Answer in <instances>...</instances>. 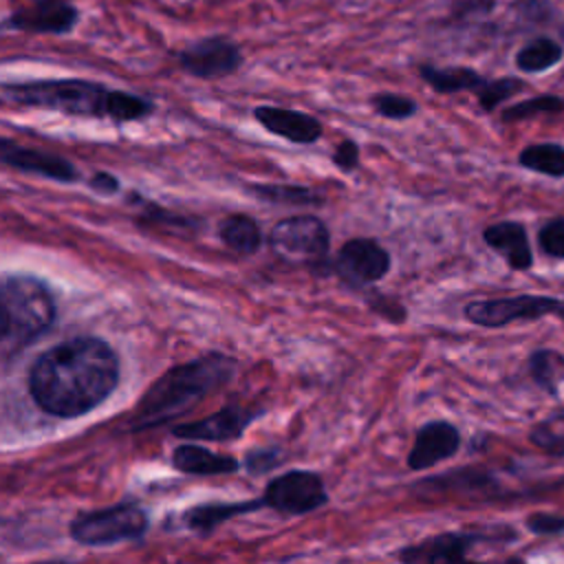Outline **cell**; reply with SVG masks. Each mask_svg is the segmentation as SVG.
<instances>
[{
    "label": "cell",
    "mask_w": 564,
    "mask_h": 564,
    "mask_svg": "<svg viewBox=\"0 0 564 564\" xmlns=\"http://www.w3.org/2000/svg\"><path fill=\"white\" fill-rule=\"evenodd\" d=\"M119 364L108 344L77 337L46 350L31 370V394L55 416H79L117 386Z\"/></svg>",
    "instance_id": "cell-1"
},
{
    "label": "cell",
    "mask_w": 564,
    "mask_h": 564,
    "mask_svg": "<svg viewBox=\"0 0 564 564\" xmlns=\"http://www.w3.org/2000/svg\"><path fill=\"white\" fill-rule=\"evenodd\" d=\"M2 90L18 104L51 108L66 115L108 117L112 121H134L152 112V101L145 97L112 90L90 79H40L26 84H7Z\"/></svg>",
    "instance_id": "cell-2"
},
{
    "label": "cell",
    "mask_w": 564,
    "mask_h": 564,
    "mask_svg": "<svg viewBox=\"0 0 564 564\" xmlns=\"http://www.w3.org/2000/svg\"><path fill=\"white\" fill-rule=\"evenodd\" d=\"M234 372L236 361L220 352H212L196 361L172 368L141 399L134 419L137 427L165 423L174 416L185 414L212 390L227 383Z\"/></svg>",
    "instance_id": "cell-3"
},
{
    "label": "cell",
    "mask_w": 564,
    "mask_h": 564,
    "mask_svg": "<svg viewBox=\"0 0 564 564\" xmlns=\"http://www.w3.org/2000/svg\"><path fill=\"white\" fill-rule=\"evenodd\" d=\"M0 306L7 319V333L18 337H35L46 330L55 317V306L48 289L26 275L9 278L0 286Z\"/></svg>",
    "instance_id": "cell-4"
},
{
    "label": "cell",
    "mask_w": 564,
    "mask_h": 564,
    "mask_svg": "<svg viewBox=\"0 0 564 564\" xmlns=\"http://www.w3.org/2000/svg\"><path fill=\"white\" fill-rule=\"evenodd\" d=\"M269 247L286 262H300L308 267L328 264L330 231L326 223L315 214H295L278 220L269 234Z\"/></svg>",
    "instance_id": "cell-5"
},
{
    "label": "cell",
    "mask_w": 564,
    "mask_h": 564,
    "mask_svg": "<svg viewBox=\"0 0 564 564\" xmlns=\"http://www.w3.org/2000/svg\"><path fill=\"white\" fill-rule=\"evenodd\" d=\"M262 502L282 516H306L324 507L328 502V494L317 471L291 469L267 482Z\"/></svg>",
    "instance_id": "cell-6"
},
{
    "label": "cell",
    "mask_w": 564,
    "mask_h": 564,
    "mask_svg": "<svg viewBox=\"0 0 564 564\" xmlns=\"http://www.w3.org/2000/svg\"><path fill=\"white\" fill-rule=\"evenodd\" d=\"M560 300L553 295H509L491 300H474L465 304L463 315L467 322L482 328H502L513 322H533L549 313H555Z\"/></svg>",
    "instance_id": "cell-7"
},
{
    "label": "cell",
    "mask_w": 564,
    "mask_h": 564,
    "mask_svg": "<svg viewBox=\"0 0 564 564\" xmlns=\"http://www.w3.org/2000/svg\"><path fill=\"white\" fill-rule=\"evenodd\" d=\"M145 527H148V518L141 507L117 505L95 513L79 516L70 524V531L75 540L97 546V544H112L121 540H134L145 531Z\"/></svg>",
    "instance_id": "cell-8"
},
{
    "label": "cell",
    "mask_w": 564,
    "mask_h": 564,
    "mask_svg": "<svg viewBox=\"0 0 564 564\" xmlns=\"http://www.w3.org/2000/svg\"><path fill=\"white\" fill-rule=\"evenodd\" d=\"M245 62L240 46L225 35L200 37L176 53L183 73L198 79H220L236 73Z\"/></svg>",
    "instance_id": "cell-9"
},
{
    "label": "cell",
    "mask_w": 564,
    "mask_h": 564,
    "mask_svg": "<svg viewBox=\"0 0 564 564\" xmlns=\"http://www.w3.org/2000/svg\"><path fill=\"white\" fill-rule=\"evenodd\" d=\"M392 269V258L383 245L372 238H350L346 240L335 260L330 262V271L341 278V282L350 286H368L383 280Z\"/></svg>",
    "instance_id": "cell-10"
},
{
    "label": "cell",
    "mask_w": 564,
    "mask_h": 564,
    "mask_svg": "<svg viewBox=\"0 0 564 564\" xmlns=\"http://www.w3.org/2000/svg\"><path fill=\"white\" fill-rule=\"evenodd\" d=\"M79 22V9L70 0H31L15 7L4 20L0 31H22L37 35H66Z\"/></svg>",
    "instance_id": "cell-11"
},
{
    "label": "cell",
    "mask_w": 564,
    "mask_h": 564,
    "mask_svg": "<svg viewBox=\"0 0 564 564\" xmlns=\"http://www.w3.org/2000/svg\"><path fill=\"white\" fill-rule=\"evenodd\" d=\"M460 432L449 421H427L416 434L408 454V467L412 471L430 469L432 465L452 458L460 449Z\"/></svg>",
    "instance_id": "cell-12"
},
{
    "label": "cell",
    "mask_w": 564,
    "mask_h": 564,
    "mask_svg": "<svg viewBox=\"0 0 564 564\" xmlns=\"http://www.w3.org/2000/svg\"><path fill=\"white\" fill-rule=\"evenodd\" d=\"M487 540V533L471 531H445L423 542L408 544L399 551V560L405 564H438V562H463L476 542Z\"/></svg>",
    "instance_id": "cell-13"
},
{
    "label": "cell",
    "mask_w": 564,
    "mask_h": 564,
    "mask_svg": "<svg viewBox=\"0 0 564 564\" xmlns=\"http://www.w3.org/2000/svg\"><path fill=\"white\" fill-rule=\"evenodd\" d=\"M253 119L267 132L297 145L315 143L324 132L322 121L315 119L313 115L293 110V108H282V106H258L253 108Z\"/></svg>",
    "instance_id": "cell-14"
},
{
    "label": "cell",
    "mask_w": 564,
    "mask_h": 564,
    "mask_svg": "<svg viewBox=\"0 0 564 564\" xmlns=\"http://www.w3.org/2000/svg\"><path fill=\"white\" fill-rule=\"evenodd\" d=\"M260 412L242 408V405H229L220 412H214L212 416H205L196 423L178 425L174 430L176 436L192 438V441H234L242 436V432L251 425V421Z\"/></svg>",
    "instance_id": "cell-15"
},
{
    "label": "cell",
    "mask_w": 564,
    "mask_h": 564,
    "mask_svg": "<svg viewBox=\"0 0 564 564\" xmlns=\"http://www.w3.org/2000/svg\"><path fill=\"white\" fill-rule=\"evenodd\" d=\"M485 245H489L513 271H527L533 264V251L522 223L502 220L494 223L482 231Z\"/></svg>",
    "instance_id": "cell-16"
},
{
    "label": "cell",
    "mask_w": 564,
    "mask_h": 564,
    "mask_svg": "<svg viewBox=\"0 0 564 564\" xmlns=\"http://www.w3.org/2000/svg\"><path fill=\"white\" fill-rule=\"evenodd\" d=\"M0 163L24 170V172H37L57 181H73L75 178V167L66 163L59 156L18 145L9 139H0Z\"/></svg>",
    "instance_id": "cell-17"
},
{
    "label": "cell",
    "mask_w": 564,
    "mask_h": 564,
    "mask_svg": "<svg viewBox=\"0 0 564 564\" xmlns=\"http://www.w3.org/2000/svg\"><path fill=\"white\" fill-rule=\"evenodd\" d=\"M421 79L441 95H454V93H476L487 77H482L478 70L469 66H434V64H421L419 66Z\"/></svg>",
    "instance_id": "cell-18"
},
{
    "label": "cell",
    "mask_w": 564,
    "mask_h": 564,
    "mask_svg": "<svg viewBox=\"0 0 564 564\" xmlns=\"http://www.w3.org/2000/svg\"><path fill=\"white\" fill-rule=\"evenodd\" d=\"M172 463L183 474L194 476H216V474H231L238 469V460L225 454H216L200 445H181L174 449Z\"/></svg>",
    "instance_id": "cell-19"
},
{
    "label": "cell",
    "mask_w": 564,
    "mask_h": 564,
    "mask_svg": "<svg viewBox=\"0 0 564 564\" xmlns=\"http://www.w3.org/2000/svg\"><path fill=\"white\" fill-rule=\"evenodd\" d=\"M562 57H564V48L557 40L549 35H538L518 48L513 62H516V68L522 73H544L555 64H560Z\"/></svg>",
    "instance_id": "cell-20"
},
{
    "label": "cell",
    "mask_w": 564,
    "mask_h": 564,
    "mask_svg": "<svg viewBox=\"0 0 564 564\" xmlns=\"http://www.w3.org/2000/svg\"><path fill=\"white\" fill-rule=\"evenodd\" d=\"M260 507H264L262 498L260 500H240V502H214V505H203L196 507L187 513V524L200 533H209L214 531L218 524H223L225 520L234 518V516H242V513H251L258 511Z\"/></svg>",
    "instance_id": "cell-21"
},
{
    "label": "cell",
    "mask_w": 564,
    "mask_h": 564,
    "mask_svg": "<svg viewBox=\"0 0 564 564\" xmlns=\"http://www.w3.org/2000/svg\"><path fill=\"white\" fill-rule=\"evenodd\" d=\"M218 234H220V240L238 253H256L262 245L260 225L253 218L242 214H231L223 218L218 225Z\"/></svg>",
    "instance_id": "cell-22"
},
{
    "label": "cell",
    "mask_w": 564,
    "mask_h": 564,
    "mask_svg": "<svg viewBox=\"0 0 564 564\" xmlns=\"http://www.w3.org/2000/svg\"><path fill=\"white\" fill-rule=\"evenodd\" d=\"M531 379L549 394H557V386L564 383V355L553 348H538L527 359Z\"/></svg>",
    "instance_id": "cell-23"
},
{
    "label": "cell",
    "mask_w": 564,
    "mask_h": 564,
    "mask_svg": "<svg viewBox=\"0 0 564 564\" xmlns=\"http://www.w3.org/2000/svg\"><path fill=\"white\" fill-rule=\"evenodd\" d=\"M518 163L531 172H540L551 178H562L564 176V145L531 143L520 150Z\"/></svg>",
    "instance_id": "cell-24"
},
{
    "label": "cell",
    "mask_w": 564,
    "mask_h": 564,
    "mask_svg": "<svg viewBox=\"0 0 564 564\" xmlns=\"http://www.w3.org/2000/svg\"><path fill=\"white\" fill-rule=\"evenodd\" d=\"M253 196L267 200V203H278V205H293V207H311V205H322V196L304 185H289V183H256L249 187Z\"/></svg>",
    "instance_id": "cell-25"
},
{
    "label": "cell",
    "mask_w": 564,
    "mask_h": 564,
    "mask_svg": "<svg viewBox=\"0 0 564 564\" xmlns=\"http://www.w3.org/2000/svg\"><path fill=\"white\" fill-rule=\"evenodd\" d=\"M529 441L546 454L564 456V412L538 421L529 432Z\"/></svg>",
    "instance_id": "cell-26"
},
{
    "label": "cell",
    "mask_w": 564,
    "mask_h": 564,
    "mask_svg": "<svg viewBox=\"0 0 564 564\" xmlns=\"http://www.w3.org/2000/svg\"><path fill=\"white\" fill-rule=\"evenodd\" d=\"M555 112H564V99L557 95H538L524 101H518L513 106H507L500 115V119L505 123H513V121H522V119H531L535 115H555Z\"/></svg>",
    "instance_id": "cell-27"
},
{
    "label": "cell",
    "mask_w": 564,
    "mask_h": 564,
    "mask_svg": "<svg viewBox=\"0 0 564 564\" xmlns=\"http://www.w3.org/2000/svg\"><path fill=\"white\" fill-rule=\"evenodd\" d=\"M522 88H527V84L518 77H498V79H487L476 90V97H478V104L485 112H494L502 101L511 99Z\"/></svg>",
    "instance_id": "cell-28"
},
{
    "label": "cell",
    "mask_w": 564,
    "mask_h": 564,
    "mask_svg": "<svg viewBox=\"0 0 564 564\" xmlns=\"http://www.w3.org/2000/svg\"><path fill=\"white\" fill-rule=\"evenodd\" d=\"M370 104H372V110L379 117L392 119V121L410 119L419 110L414 99H410L405 95H399V93H377V95H372Z\"/></svg>",
    "instance_id": "cell-29"
},
{
    "label": "cell",
    "mask_w": 564,
    "mask_h": 564,
    "mask_svg": "<svg viewBox=\"0 0 564 564\" xmlns=\"http://www.w3.org/2000/svg\"><path fill=\"white\" fill-rule=\"evenodd\" d=\"M540 249L551 258H564V216L551 218L538 231Z\"/></svg>",
    "instance_id": "cell-30"
},
{
    "label": "cell",
    "mask_w": 564,
    "mask_h": 564,
    "mask_svg": "<svg viewBox=\"0 0 564 564\" xmlns=\"http://www.w3.org/2000/svg\"><path fill=\"white\" fill-rule=\"evenodd\" d=\"M368 306L370 311H375L379 317L392 322V324H403L405 322V306L397 300V297H390V295H383V293H372L368 295Z\"/></svg>",
    "instance_id": "cell-31"
},
{
    "label": "cell",
    "mask_w": 564,
    "mask_h": 564,
    "mask_svg": "<svg viewBox=\"0 0 564 564\" xmlns=\"http://www.w3.org/2000/svg\"><path fill=\"white\" fill-rule=\"evenodd\" d=\"M284 458L282 454L275 449V447H264V449H251L247 456H245V467L251 476H260V474H267L271 471L273 467L282 465Z\"/></svg>",
    "instance_id": "cell-32"
},
{
    "label": "cell",
    "mask_w": 564,
    "mask_h": 564,
    "mask_svg": "<svg viewBox=\"0 0 564 564\" xmlns=\"http://www.w3.org/2000/svg\"><path fill=\"white\" fill-rule=\"evenodd\" d=\"M527 529L531 533H538V535H555V533H564V516H555V513H544V511H538V513H531L527 520H524Z\"/></svg>",
    "instance_id": "cell-33"
},
{
    "label": "cell",
    "mask_w": 564,
    "mask_h": 564,
    "mask_svg": "<svg viewBox=\"0 0 564 564\" xmlns=\"http://www.w3.org/2000/svg\"><path fill=\"white\" fill-rule=\"evenodd\" d=\"M333 165L339 172H352L359 167V145L352 139H344L335 145L333 154H330Z\"/></svg>",
    "instance_id": "cell-34"
},
{
    "label": "cell",
    "mask_w": 564,
    "mask_h": 564,
    "mask_svg": "<svg viewBox=\"0 0 564 564\" xmlns=\"http://www.w3.org/2000/svg\"><path fill=\"white\" fill-rule=\"evenodd\" d=\"M496 0H463L454 7L456 18H471V15H485L494 9Z\"/></svg>",
    "instance_id": "cell-35"
},
{
    "label": "cell",
    "mask_w": 564,
    "mask_h": 564,
    "mask_svg": "<svg viewBox=\"0 0 564 564\" xmlns=\"http://www.w3.org/2000/svg\"><path fill=\"white\" fill-rule=\"evenodd\" d=\"M93 187H97V189H117V181L110 176V174H97L95 178H93Z\"/></svg>",
    "instance_id": "cell-36"
},
{
    "label": "cell",
    "mask_w": 564,
    "mask_h": 564,
    "mask_svg": "<svg viewBox=\"0 0 564 564\" xmlns=\"http://www.w3.org/2000/svg\"><path fill=\"white\" fill-rule=\"evenodd\" d=\"M7 335V319H4V311L0 306V339Z\"/></svg>",
    "instance_id": "cell-37"
},
{
    "label": "cell",
    "mask_w": 564,
    "mask_h": 564,
    "mask_svg": "<svg viewBox=\"0 0 564 564\" xmlns=\"http://www.w3.org/2000/svg\"><path fill=\"white\" fill-rule=\"evenodd\" d=\"M557 315H560V319L564 322V300H560V306H557V311H555Z\"/></svg>",
    "instance_id": "cell-38"
},
{
    "label": "cell",
    "mask_w": 564,
    "mask_h": 564,
    "mask_svg": "<svg viewBox=\"0 0 564 564\" xmlns=\"http://www.w3.org/2000/svg\"><path fill=\"white\" fill-rule=\"evenodd\" d=\"M280 2H284V0H280Z\"/></svg>",
    "instance_id": "cell-39"
}]
</instances>
